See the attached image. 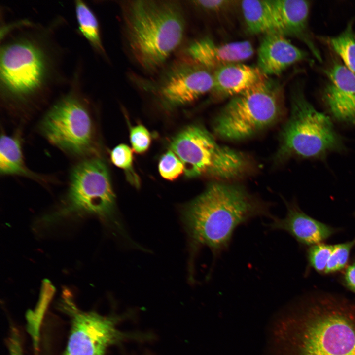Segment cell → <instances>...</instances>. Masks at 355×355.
I'll return each instance as SVG.
<instances>
[{"label":"cell","mask_w":355,"mask_h":355,"mask_svg":"<svg viewBox=\"0 0 355 355\" xmlns=\"http://www.w3.org/2000/svg\"><path fill=\"white\" fill-rule=\"evenodd\" d=\"M54 289L48 281H44L38 303L34 311L27 315L28 331L31 335L36 351L38 347L39 330L44 314L53 295Z\"/></svg>","instance_id":"obj_22"},{"label":"cell","mask_w":355,"mask_h":355,"mask_svg":"<svg viewBox=\"0 0 355 355\" xmlns=\"http://www.w3.org/2000/svg\"><path fill=\"white\" fill-rule=\"evenodd\" d=\"M280 139L276 155L279 160L293 156L322 159L345 148L343 140L330 118L315 108L300 87L291 92L290 115Z\"/></svg>","instance_id":"obj_4"},{"label":"cell","mask_w":355,"mask_h":355,"mask_svg":"<svg viewBox=\"0 0 355 355\" xmlns=\"http://www.w3.org/2000/svg\"><path fill=\"white\" fill-rule=\"evenodd\" d=\"M130 139L133 151L138 154L145 153L149 148L151 141L149 131L142 125L131 128Z\"/></svg>","instance_id":"obj_26"},{"label":"cell","mask_w":355,"mask_h":355,"mask_svg":"<svg viewBox=\"0 0 355 355\" xmlns=\"http://www.w3.org/2000/svg\"><path fill=\"white\" fill-rule=\"evenodd\" d=\"M60 308L70 317L71 328L63 355H106L110 346L128 335L116 328L117 318L79 309L67 292L63 294Z\"/></svg>","instance_id":"obj_10"},{"label":"cell","mask_w":355,"mask_h":355,"mask_svg":"<svg viewBox=\"0 0 355 355\" xmlns=\"http://www.w3.org/2000/svg\"><path fill=\"white\" fill-rule=\"evenodd\" d=\"M45 138L63 150L76 156L94 150L95 133L91 115L82 102L67 97L54 105L40 124Z\"/></svg>","instance_id":"obj_9"},{"label":"cell","mask_w":355,"mask_h":355,"mask_svg":"<svg viewBox=\"0 0 355 355\" xmlns=\"http://www.w3.org/2000/svg\"><path fill=\"white\" fill-rule=\"evenodd\" d=\"M230 2L231 1L225 0L191 1L196 7L209 12H217L224 9L229 6Z\"/></svg>","instance_id":"obj_28"},{"label":"cell","mask_w":355,"mask_h":355,"mask_svg":"<svg viewBox=\"0 0 355 355\" xmlns=\"http://www.w3.org/2000/svg\"><path fill=\"white\" fill-rule=\"evenodd\" d=\"M355 246V237L351 241L334 245L333 252L324 274L334 273L345 268L349 260L350 253Z\"/></svg>","instance_id":"obj_23"},{"label":"cell","mask_w":355,"mask_h":355,"mask_svg":"<svg viewBox=\"0 0 355 355\" xmlns=\"http://www.w3.org/2000/svg\"><path fill=\"white\" fill-rule=\"evenodd\" d=\"M327 43L340 57L342 63L355 74V32L353 22L339 35L328 38Z\"/></svg>","instance_id":"obj_20"},{"label":"cell","mask_w":355,"mask_h":355,"mask_svg":"<svg viewBox=\"0 0 355 355\" xmlns=\"http://www.w3.org/2000/svg\"><path fill=\"white\" fill-rule=\"evenodd\" d=\"M280 86L267 77L231 98L214 120L215 134L228 140L252 136L276 123L283 112Z\"/></svg>","instance_id":"obj_6"},{"label":"cell","mask_w":355,"mask_h":355,"mask_svg":"<svg viewBox=\"0 0 355 355\" xmlns=\"http://www.w3.org/2000/svg\"><path fill=\"white\" fill-rule=\"evenodd\" d=\"M159 172L162 178L174 180L184 173L182 162L171 150L162 155L158 164Z\"/></svg>","instance_id":"obj_25"},{"label":"cell","mask_w":355,"mask_h":355,"mask_svg":"<svg viewBox=\"0 0 355 355\" xmlns=\"http://www.w3.org/2000/svg\"><path fill=\"white\" fill-rule=\"evenodd\" d=\"M287 213L283 218L274 216L268 226L283 230L302 245L311 246L329 238L337 229L321 222L303 212L295 203H287Z\"/></svg>","instance_id":"obj_14"},{"label":"cell","mask_w":355,"mask_h":355,"mask_svg":"<svg viewBox=\"0 0 355 355\" xmlns=\"http://www.w3.org/2000/svg\"><path fill=\"white\" fill-rule=\"evenodd\" d=\"M75 10L78 28L92 46L101 53L104 50L100 37L98 21L90 8L82 1H75Z\"/></svg>","instance_id":"obj_21"},{"label":"cell","mask_w":355,"mask_h":355,"mask_svg":"<svg viewBox=\"0 0 355 355\" xmlns=\"http://www.w3.org/2000/svg\"><path fill=\"white\" fill-rule=\"evenodd\" d=\"M307 54L279 33L264 35L258 50V68L266 75H279L288 67L304 60Z\"/></svg>","instance_id":"obj_15"},{"label":"cell","mask_w":355,"mask_h":355,"mask_svg":"<svg viewBox=\"0 0 355 355\" xmlns=\"http://www.w3.org/2000/svg\"><path fill=\"white\" fill-rule=\"evenodd\" d=\"M124 35L130 54L143 70L162 67L181 44L185 13L175 0H137L121 3Z\"/></svg>","instance_id":"obj_3"},{"label":"cell","mask_w":355,"mask_h":355,"mask_svg":"<svg viewBox=\"0 0 355 355\" xmlns=\"http://www.w3.org/2000/svg\"><path fill=\"white\" fill-rule=\"evenodd\" d=\"M114 207L115 196L105 163L92 158L77 164L71 174L66 207L62 213L94 214L119 227Z\"/></svg>","instance_id":"obj_8"},{"label":"cell","mask_w":355,"mask_h":355,"mask_svg":"<svg viewBox=\"0 0 355 355\" xmlns=\"http://www.w3.org/2000/svg\"><path fill=\"white\" fill-rule=\"evenodd\" d=\"M212 92L216 97H234L251 88L267 77L257 67L242 63L228 64L213 71Z\"/></svg>","instance_id":"obj_17"},{"label":"cell","mask_w":355,"mask_h":355,"mask_svg":"<svg viewBox=\"0 0 355 355\" xmlns=\"http://www.w3.org/2000/svg\"><path fill=\"white\" fill-rule=\"evenodd\" d=\"M110 158L117 167L127 171L132 169L133 151L127 145L122 143L115 147L111 151Z\"/></svg>","instance_id":"obj_27"},{"label":"cell","mask_w":355,"mask_h":355,"mask_svg":"<svg viewBox=\"0 0 355 355\" xmlns=\"http://www.w3.org/2000/svg\"><path fill=\"white\" fill-rule=\"evenodd\" d=\"M0 172L3 175H20L36 178L26 166L20 142L14 136L2 134L0 141Z\"/></svg>","instance_id":"obj_19"},{"label":"cell","mask_w":355,"mask_h":355,"mask_svg":"<svg viewBox=\"0 0 355 355\" xmlns=\"http://www.w3.org/2000/svg\"><path fill=\"white\" fill-rule=\"evenodd\" d=\"M211 71L181 56L154 78L133 75L132 79L164 108L171 109L188 105L212 91L213 76Z\"/></svg>","instance_id":"obj_7"},{"label":"cell","mask_w":355,"mask_h":355,"mask_svg":"<svg viewBox=\"0 0 355 355\" xmlns=\"http://www.w3.org/2000/svg\"><path fill=\"white\" fill-rule=\"evenodd\" d=\"M334 249V245L319 243L311 246L307 251L309 265L317 272L324 274Z\"/></svg>","instance_id":"obj_24"},{"label":"cell","mask_w":355,"mask_h":355,"mask_svg":"<svg viewBox=\"0 0 355 355\" xmlns=\"http://www.w3.org/2000/svg\"><path fill=\"white\" fill-rule=\"evenodd\" d=\"M258 217L274 216L244 187L221 182L210 184L181 212L193 255L207 247L214 258L228 249L237 228Z\"/></svg>","instance_id":"obj_2"},{"label":"cell","mask_w":355,"mask_h":355,"mask_svg":"<svg viewBox=\"0 0 355 355\" xmlns=\"http://www.w3.org/2000/svg\"><path fill=\"white\" fill-rule=\"evenodd\" d=\"M340 280L346 288L355 293V257L347 267Z\"/></svg>","instance_id":"obj_29"},{"label":"cell","mask_w":355,"mask_h":355,"mask_svg":"<svg viewBox=\"0 0 355 355\" xmlns=\"http://www.w3.org/2000/svg\"><path fill=\"white\" fill-rule=\"evenodd\" d=\"M274 327V355H355V301L346 297L310 293Z\"/></svg>","instance_id":"obj_1"},{"label":"cell","mask_w":355,"mask_h":355,"mask_svg":"<svg viewBox=\"0 0 355 355\" xmlns=\"http://www.w3.org/2000/svg\"><path fill=\"white\" fill-rule=\"evenodd\" d=\"M45 66L40 51L28 41H17L4 46L0 53V79L12 96L23 97L41 85Z\"/></svg>","instance_id":"obj_11"},{"label":"cell","mask_w":355,"mask_h":355,"mask_svg":"<svg viewBox=\"0 0 355 355\" xmlns=\"http://www.w3.org/2000/svg\"><path fill=\"white\" fill-rule=\"evenodd\" d=\"M253 53V46L248 41L218 44L206 37L189 43L182 56L214 71L225 65L241 63L250 58Z\"/></svg>","instance_id":"obj_13"},{"label":"cell","mask_w":355,"mask_h":355,"mask_svg":"<svg viewBox=\"0 0 355 355\" xmlns=\"http://www.w3.org/2000/svg\"><path fill=\"white\" fill-rule=\"evenodd\" d=\"M170 148L182 162L188 178L208 176L229 180L244 177L252 170L248 155L220 145L200 125L183 129L172 139Z\"/></svg>","instance_id":"obj_5"},{"label":"cell","mask_w":355,"mask_h":355,"mask_svg":"<svg viewBox=\"0 0 355 355\" xmlns=\"http://www.w3.org/2000/svg\"><path fill=\"white\" fill-rule=\"evenodd\" d=\"M325 72L328 82L322 99L328 111L340 122L355 124V74L336 61Z\"/></svg>","instance_id":"obj_12"},{"label":"cell","mask_w":355,"mask_h":355,"mask_svg":"<svg viewBox=\"0 0 355 355\" xmlns=\"http://www.w3.org/2000/svg\"><path fill=\"white\" fill-rule=\"evenodd\" d=\"M241 8L248 32L253 35L279 33L272 0H246Z\"/></svg>","instance_id":"obj_18"},{"label":"cell","mask_w":355,"mask_h":355,"mask_svg":"<svg viewBox=\"0 0 355 355\" xmlns=\"http://www.w3.org/2000/svg\"><path fill=\"white\" fill-rule=\"evenodd\" d=\"M279 32L284 36L298 37L301 39L320 61V51L308 30L310 11L309 1L303 0H272Z\"/></svg>","instance_id":"obj_16"}]
</instances>
